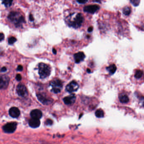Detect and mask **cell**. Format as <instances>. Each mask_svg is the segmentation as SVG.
<instances>
[{"label":"cell","instance_id":"obj_1","mask_svg":"<svg viewBox=\"0 0 144 144\" xmlns=\"http://www.w3.org/2000/svg\"><path fill=\"white\" fill-rule=\"evenodd\" d=\"M84 21V16L81 13L72 14L66 18V22L68 25L75 29L80 28Z\"/></svg>","mask_w":144,"mask_h":144},{"label":"cell","instance_id":"obj_2","mask_svg":"<svg viewBox=\"0 0 144 144\" xmlns=\"http://www.w3.org/2000/svg\"><path fill=\"white\" fill-rule=\"evenodd\" d=\"M8 17L9 20L15 24V26L17 27H20L23 23L25 22V19L24 17L20 15L17 12L12 11L10 12Z\"/></svg>","mask_w":144,"mask_h":144},{"label":"cell","instance_id":"obj_3","mask_svg":"<svg viewBox=\"0 0 144 144\" xmlns=\"http://www.w3.org/2000/svg\"><path fill=\"white\" fill-rule=\"evenodd\" d=\"M51 68L48 65L44 63H40L39 65V74L40 78H45L50 75Z\"/></svg>","mask_w":144,"mask_h":144},{"label":"cell","instance_id":"obj_4","mask_svg":"<svg viewBox=\"0 0 144 144\" xmlns=\"http://www.w3.org/2000/svg\"><path fill=\"white\" fill-rule=\"evenodd\" d=\"M50 86L52 87V92L58 94L61 92L63 88V83L60 80L56 79L50 82Z\"/></svg>","mask_w":144,"mask_h":144},{"label":"cell","instance_id":"obj_5","mask_svg":"<svg viewBox=\"0 0 144 144\" xmlns=\"http://www.w3.org/2000/svg\"><path fill=\"white\" fill-rule=\"evenodd\" d=\"M16 122H10L5 125L3 127L4 131L6 133H12L15 132L17 129Z\"/></svg>","mask_w":144,"mask_h":144},{"label":"cell","instance_id":"obj_6","mask_svg":"<svg viewBox=\"0 0 144 144\" xmlns=\"http://www.w3.org/2000/svg\"><path fill=\"white\" fill-rule=\"evenodd\" d=\"M9 77L6 75H0V89H5L8 87L9 82Z\"/></svg>","mask_w":144,"mask_h":144},{"label":"cell","instance_id":"obj_7","mask_svg":"<svg viewBox=\"0 0 144 144\" xmlns=\"http://www.w3.org/2000/svg\"><path fill=\"white\" fill-rule=\"evenodd\" d=\"M79 88V85L75 81H71L66 87V91L68 92L72 93L78 90Z\"/></svg>","mask_w":144,"mask_h":144},{"label":"cell","instance_id":"obj_8","mask_svg":"<svg viewBox=\"0 0 144 144\" xmlns=\"http://www.w3.org/2000/svg\"><path fill=\"white\" fill-rule=\"evenodd\" d=\"M17 91L19 96L26 97L28 95V91L26 86L22 84H19L17 88Z\"/></svg>","mask_w":144,"mask_h":144},{"label":"cell","instance_id":"obj_9","mask_svg":"<svg viewBox=\"0 0 144 144\" xmlns=\"http://www.w3.org/2000/svg\"><path fill=\"white\" fill-rule=\"evenodd\" d=\"M100 9L99 6L97 5H91L85 6L83 8V11L87 13L93 14L98 11Z\"/></svg>","mask_w":144,"mask_h":144},{"label":"cell","instance_id":"obj_10","mask_svg":"<svg viewBox=\"0 0 144 144\" xmlns=\"http://www.w3.org/2000/svg\"><path fill=\"white\" fill-rule=\"evenodd\" d=\"M37 96L39 101L45 105H49L53 102V100H52V99L49 98L46 96H44V95L41 94H37Z\"/></svg>","mask_w":144,"mask_h":144},{"label":"cell","instance_id":"obj_11","mask_svg":"<svg viewBox=\"0 0 144 144\" xmlns=\"http://www.w3.org/2000/svg\"><path fill=\"white\" fill-rule=\"evenodd\" d=\"M76 100V95L74 94H71L70 95L66 96L63 99V102L67 105H72L75 102Z\"/></svg>","mask_w":144,"mask_h":144},{"label":"cell","instance_id":"obj_12","mask_svg":"<svg viewBox=\"0 0 144 144\" xmlns=\"http://www.w3.org/2000/svg\"><path fill=\"white\" fill-rule=\"evenodd\" d=\"M74 58L75 62L78 64L83 61L85 58V55L83 52H79L74 54Z\"/></svg>","mask_w":144,"mask_h":144},{"label":"cell","instance_id":"obj_13","mask_svg":"<svg viewBox=\"0 0 144 144\" xmlns=\"http://www.w3.org/2000/svg\"><path fill=\"white\" fill-rule=\"evenodd\" d=\"M21 114L19 109L16 107H12L9 109V114L11 117L16 118L18 117Z\"/></svg>","mask_w":144,"mask_h":144},{"label":"cell","instance_id":"obj_14","mask_svg":"<svg viewBox=\"0 0 144 144\" xmlns=\"http://www.w3.org/2000/svg\"><path fill=\"white\" fill-rule=\"evenodd\" d=\"M30 126L33 128L38 127L40 125V121L36 118H31L28 121Z\"/></svg>","mask_w":144,"mask_h":144},{"label":"cell","instance_id":"obj_15","mask_svg":"<svg viewBox=\"0 0 144 144\" xmlns=\"http://www.w3.org/2000/svg\"><path fill=\"white\" fill-rule=\"evenodd\" d=\"M30 115L32 118L40 119L42 117V113L40 110L38 109H35V110H33L31 112Z\"/></svg>","mask_w":144,"mask_h":144},{"label":"cell","instance_id":"obj_16","mask_svg":"<svg viewBox=\"0 0 144 144\" xmlns=\"http://www.w3.org/2000/svg\"><path fill=\"white\" fill-rule=\"evenodd\" d=\"M119 99L120 102L122 103H127L129 101V97L126 94L124 93L121 94L119 95Z\"/></svg>","mask_w":144,"mask_h":144},{"label":"cell","instance_id":"obj_17","mask_svg":"<svg viewBox=\"0 0 144 144\" xmlns=\"http://www.w3.org/2000/svg\"><path fill=\"white\" fill-rule=\"evenodd\" d=\"M106 70L109 72L110 75H113L114 74L117 70V67L115 64L109 65V67H106Z\"/></svg>","mask_w":144,"mask_h":144},{"label":"cell","instance_id":"obj_18","mask_svg":"<svg viewBox=\"0 0 144 144\" xmlns=\"http://www.w3.org/2000/svg\"><path fill=\"white\" fill-rule=\"evenodd\" d=\"M95 115L98 118H102L104 117V112L102 109H99L97 110L95 112Z\"/></svg>","mask_w":144,"mask_h":144},{"label":"cell","instance_id":"obj_19","mask_svg":"<svg viewBox=\"0 0 144 144\" xmlns=\"http://www.w3.org/2000/svg\"><path fill=\"white\" fill-rule=\"evenodd\" d=\"M123 12L124 15L126 16H129L131 12V10L130 8L129 7V6H126L124 8L123 10Z\"/></svg>","mask_w":144,"mask_h":144},{"label":"cell","instance_id":"obj_20","mask_svg":"<svg viewBox=\"0 0 144 144\" xmlns=\"http://www.w3.org/2000/svg\"><path fill=\"white\" fill-rule=\"evenodd\" d=\"M143 75V71L142 70H137V72H136L134 76L137 79H139L141 78H142Z\"/></svg>","mask_w":144,"mask_h":144},{"label":"cell","instance_id":"obj_21","mask_svg":"<svg viewBox=\"0 0 144 144\" xmlns=\"http://www.w3.org/2000/svg\"><path fill=\"white\" fill-rule=\"evenodd\" d=\"M13 0H4L3 4L6 6V7H9L11 6Z\"/></svg>","mask_w":144,"mask_h":144},{"label":"cell","instance_id":"obj_22","mask_svg":"<svg viewBox=\"0 0 144 144\" xmlns=\"http://www.w3.org/2000/svg\"><path fill=\"white\" fill-rule=\"evenodd\" d=\"M131 4L134 6H137L140 4V0H130Z\"/></svg>","mask_w":144,"mask_h":144},{"label":"cell","instance_id":"obj_23","mask_svg":"<svg viewBox=\"0 0 144 144\" xmlns=\"http://www.w3.org/2000/svg\"><path fill=\"white\" fill-rule=\"evenodd\" d=\"M17 41V39L14 37H10L8 40V42L9 44H13Z\"/></svg>","mask_w":144,"mask_h":144},{"label":"cell","instance_id":"obj_24","mask_svg":"<svg viewBox=\"0 0 144 144\" xmlns=\"http://www.w3.org/2000/svg\"><path fill=\"white\" fill-rule=\"evenodd\" d=\"M45 124L47 126H51L53 124V121L50 119H48L46 120Z\"/></svg>","mask_w":144,"mask_h":144},{"label":"cell","instance_id":"obj_25","mask_svg":"<svg viewBox=\"0 0 144 144\" xmlns=\"http://www.w3.org/2000/svg\"><path fill=\"white\" fill-rule=\"evenodd\" d=\"M88 0H76V1L80 4H85L88 1Z\"/></svg>","mask_w":144,"mask_h":144},{"label":"cell","instance_id":"obj_26","mask_svg":"<svg viewBox=\"0 0 144 144\" xmlns=\"http://www.w3.org/2000/svg\"><path fill=\"white\" fill-rule=\"evenodd\" d=\"M16 78L17 81H21V79H22V76H21L20 74H17Z\"/></svg>","mask_w":144,"mask_h":144},{"label":"cell","instance_id":"obj_27","mask_svg":"<svg viewBox=\"0 0 144 144\" xmlns=\"http://www.w3.org/2000/svg\"><path fill=\"white\" fill-rule=\"evenodd\" d=\"M4 38V35L3 33H0V41H3Z\"/></svg>","mask_w":144,"mask_h":144},{"label":"cell","instance_id":"obj_28","mask_svg":"<svg viewBox=\"0 0 144 144\" xmlns=\"http://www.w3.org/2000/svg\"><path fill=\"white\" fill-rule=\"evenodd\" d=\"M22 70H23V67L21 65H19L17 67V70L19 71H22Z\"/></svg>","mask_w":144,"mask_h":144},{"label":"cell","instance_id":"obj_29","mask_svg":"<svg viewBox=\"0 0 144 144\" xmlns=\"http://www.w3.org/2000/svg\"><path fill=\"white\" fill-rule=\"evenodd\" d=\"M29 19L31 21H33L34 20V17L32 14H30L29 16Z\"/></svg>","mask_w":144,"mask_h":144},{"label":"cell","instance_id":"obj_30","mask_svg":"<svg viewBox=\"0 0 144 144\" xmlns=\"http://www.w3.org/2000/svg\"><path fill=\"white\" fill-rule=\"evenodd\" d=\"M6 70H7V69H6V67H2V68L1 69L0 71H1V72H4L6 71Z\"/></svg>","mask_w":144,"mask_h":144},{"label":"cell","instance_id":"obj_31","mask_svg":"<svg viewBox=\"0 0 144 144\" xmlns=\"http://www.w3.org/2000/svg\"><path fill=\"white\" fill-rule=\"evenodd\" d=\"M93 30V28L92 27H90L88 28V30H87V31H88V32H89V33L92 32Z\"/></svg>","mask_w":144,"mask_h":144},{"label":"cell","instance_id":"obj_32","mask_svg":"<svg viewBox=\"0 0 144 144\" xmlns=\"http://www.w3.org/2000/svg\"><path fill=\"white\" fill-rule=\"evenodd\" d=\"M52 52H53V54H56V53H57V51H56V50L55 48H53L52 49Z\"/></svg>","mask_w":144,"mask_h":144},{"label":"cell","instance_id":"obj_33","mask_svg":"<svg viewBox=\"0 0 144 144\" xmlns=\"http://www.w3.org/2000/svg\"><path fill=\"white\" fill-rule=\"evenodd\" d=\"M93 2H98V3H101V0H93Z\"/></svg>","mask_w":144,"mask_h":144},{"label":"cell","instance_id":"obj_34","mask_svg":"<svg viewBox=\"0 0 144 144\" xmlns=\"http://www.w3.org/2000/svg\"><path fill=\"white\" fill-rule=\"evenodd\" d=\"M87 72L89 73H91V70H90V69H87Z\"/></svg>","mask_w":144,"mask_h":144}]
</instances>
